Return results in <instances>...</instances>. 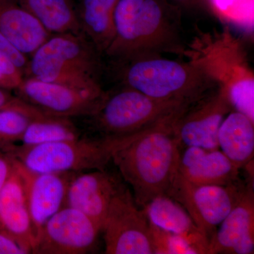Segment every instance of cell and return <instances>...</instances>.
Listing matches in <instances>:
<instances>
[{"label":"cell","mask_w":254,"mask_h":254,"mask_svg":"<svg viewBox=\"0 0 254 254\" xmlns=\"http://www.w3.org/2000/svg\"><path fill=\"white\" fill-rule=\"evenodd\" d=\"M113 21V39L105 53L113 60L185 49L180 10L168 0H118Z\"/></svg>","instance_id":"6da1fadb"},{"label":"cell","mask_w":254,"mask_h":254,"mask_svg":"<svg viewBox=\"0 0 254 254\" xmlns=\"http://www.w3.org/2000/svg\"><path fill=\"white\" fill-rule=\"evenodd\" d=\"M175 121L142 132L113 155L112 161L142 209L155 197L168 195L178 172L180 147L174 134Z\"/></svg>","instance_id":"7a4b0ae2"},{"label":"cell","mask_w":254,"mask_h":254,"mask_svg":"<svg viewBox=\"0 0 254 254\" xmlns=\"http://www.w3.org/2000/svg\"><path fill=\"white\" fill-rule=\"evenodd\" d=\"M227 93L234 110L254 120V76L247 54L229 30L199 32L182 54Z\"/></svg>","instance_id":"3957f363"},{"label":"cell","mask_w":254,"mask_h":254,"mask_svg":"<svg viewBox=\"0 0 254 254\" xmlns=\"http://www.w3.org/2000/svg\"><path fill=\"white\" fill-rule=\"evenodd\" d=\"M123 86L154 99L190 105L218 87L200 68L161 54L114 60Z\"/></svg>","instance_id":"277c9868"},{"label":"cell","mask_w":254,"mask_h":254,"mask_svg":"<svg viewBox=\"0 0 254 254\" xmlns=\"http://www.w3.org/2000/svg\"><path fill=\"white\" fill-rule=\"evenodd\" d=\"M143 131L120 137L88 138L81 136L76 139L33 146L18 144L7 153L34 173H81L105 170L119 149Z\"/></svg>","instance_id":"5b68a950"},{"label":"cell","mask_w":254,"mask_h":254,"mask_svg":"<svg viewBox=\"0 0 254 254\" xmlns=\"http://www.w3.org/2000/svg\"><path fill=\"white\" fill-rule=\"evenodd\" d=\"M100 55L83 35H51L30 56L25 75L70 86H97L101 69Z\"/></svg>","instance_id":"8992f818"},{"label":"cell","mask_w":254,"mask_h":254,"mask_svg":"<svg viewBox=\"0 0 254 254\" xmlns=\"http://www.w3.org/2000/svg\"><path fill=\"white\" fill-rule=\"evenodd\" d=\"M190 105L154 99L123 86L106 92L90 118L103 136H125L175 121Z\"/></svg>","instance_id":"52a82bcc"},{"label":"cell","mask_w":254,"mask_h":254,"mask_svg":"<svg viewBox=\"0 0 254 254\" xmlns=\"http://www.w3.org/2000/svg\"><path fill=\"white\" fill-rule=\"evenodd\" d=\"M247 186L240 180L227 185H193L177 172L168 195L185 208L210 242Z\"/></svg>","instance_id":"ba28073f"},{"label":"cell","mask_w":254,"mask_h":254,"mask_svg":"<svg viewBox=\"0 0 254 254\" xmlns=\"http://www.w3.org/2000/svg\"><path fill=\"white\" fill-rule=\"evenodd\" d=\"M101 231L105 254H153L149 220L123 185L112 200Z\"/></svg>","instance_id":"9c48e42d"},{"label":"cell","mask_w":254,"mask_h":254,"mask_svg":"<svg viewBox=\"0 0 254 254\" xmlns=\"http://www.w3.org/2000/svg\"><path fill=\"white\" fill-rule=\"evenodd\" d=\"M16 96L47 115L60 118L91 117L99 108L106 92L100 85L77 87L23 78L15 90Z\"/></svg>","instance_id":"30bf717a"},{"label":"cell","mask_w":254,"mask_h":254,"mask_svg":"<svg viewBox=\"0 0 254 254\" xmlns=\"http://www.w3.org/2000/svg\"><path fill=\"white\" fill-rule=\"evenodd\" d=\"M232 110L227 93L218 87L213 88L190 105L174 123V134L180 147L219 149V128Z\"/></svg>","instance_id":"8fae6325"},{"label":"cell","mask_w":254,"mask_h":254,"mask_svg":"<svg viewBox=\"0 0 254 254\" xmlns=\"http://www.w3.org/2000/svg\"><path fill=\"white\" fill-rule=\"evenodd\" d=\"M100 232L98 225L84 213L64 206L42 228L33 254H86L93 248Z\"/></svg>","instance_id":"7c38bea8"},{"label":"cell","mask_w":254,"mask_h":254,"mask_svg":"<svg viewBox=\"0 0 254 254\" xmlns=\"http://www.w3.org/2000/svg\"><path fill=\"white\" fill-rule=\"evenodd\" d=\"M14 160L22 180L36 244L45 224L65 206L68 185L78 173H34Z\"/></svg>","instance_id":"4fadbf2b"},{"label":"cell","mask_w":254,"mask_h":254,"mask_svg":"<svg viewBox=\"0 0 254 254\" xmlns=\"http://www.w3.org/2000/svg\"><path fill=\"white\" fill-rule=\"evenodd\" d=\"M121 184L105 170L76 173L66 193L65 206L76 209L102 230L113 197Z\"/></svg>","instance_id":"5bb4252c"},{"label":"cell","mask_w":254,"mask_h":254,"mask_svg":"<svg viewBox=\"0 0 254 254\" xmlns=\"http://www.w3.org/2000/svg\"><path fill=\"white\" fill-rule=\"evenodd\" d=\"M210 240L208 254H252L254 251V193L249 184Z\"/></svg>","instance_id":"9a60e30c"},{"label":"cell","mask_w":254,"mask_h":254,"mask_svg":"<svg viewBox=\"0 0 254 254\" xmlns=\"http://www.w3.org/2000/svg\"><path fill=\"white\" fill-rule=\"evenodd\" d=\"M240 170L219 149L189 146L180 153L179 173L193 185H230L238 181Z\"/></svg>","instance_id":"2e32d148"},{"label":"cell","mask_w":254,"mask_h":254,"mask_svg":"<svg viewBox=\"0 0 254 254\" xmlns=\"http://www.w3.org/2000/svg\"><path fill=\"white\" fill-rule=\"evenodd\" d=\"M150 223L185 239L197 254H208L209 241L188 212L167 195H158L143 208Z\"/></svg>","instance_id":"e0dca14e"},{"label":"cell","mask_w":254,"mask_h":254,"mask_svg":"<svg viewBox=\"0 0 254 254\" xmlns=\"http://www.w3.org/2000/svg\"><path fill=\"white\" fill-rule=\"evenodd\" d=\"M0 228L29 246L33 252L35 236L33 224L22 180L14 160L11 175L0 190Z\"/></svg>","instance_id":"ac0fdd59"},{"label":"cell","mask_w":254,"mask_h":254,"mask_svg":"<svg viewBox=\"0 0 254 254\" xmlns=\"http://www.w3.org/2000/svg\"><path fill=\"white\" fill-rule=\"evenodd\" d=\"M0 33L28 57L51 36L16 0H0Z\"/></svg>","instance_id":"d6986e66"},{"label":"cell","mask_w":254,"mask_h":254,"mask_svg":"<svg viewBox=\"0 0 254 254\" xmlns=\"http://www.w3.org/2000/svg\"><path fill=\"white\" fill-rule=\"evenodd\" d=\"M219 148L239 170L253 162L254 120L240 112H230L224 119L218 134Z\"/></svg>","instance_id":"ffe728a7"},{"label":"cell","mask_w":254,"mask_h":254,"mask_svg":"<svg viewBox=\"0 0 254 254\" xmlns=\"http://www.w3.org/2000/svg\"><path fill=\"white\" fill-rule=\"evenodd\" d=\"M117 1L81 0L77 14L82 33L100 54H105L113 39V15Z\"/></svg>","instance_id":"44dd1931"},{"label":"cell","mask_w":254,"mask_h":254,"mask_svg":"<svg viewBox=\"0 0 254 254\" xmlns=\"http://www.w3.org/2000/svg\"><path fill=\"white\" fill-rule=\"evenodd\" d=\"M50 35L81 34L72 0H16ZM84 36V35H83Z\"/></svg>","instance_id":"7402d4cb"},{"label":"cell","mask_w":254,"mask_h":254,"mask_svg":"<svg viewBox=\"0 0 254 254\" xmlns=\"http://www.w3.org/2000/svg\"><path fill=\"white\" fill-rule=\"evenodd\" d=\"M81 136V132L69 118L42 113L28 125L18 145L33 146L76 139Z\"/></svg>","instance_id":"603a6c76"},{"label":"cell","mask_w":254,"mask_h":254,"mask_svg":"<svg viewBox=\"0 0 254 254\" xmlns=\"http://www.w3.org/2000/svg\"><path fill=\"white\" fill-rule=\"evenodd\" d=\"M42 113L22 99L14 106L0 109V152L9 153L19 144L28 125Z\"/></svg>","instance_id":"cb8c5ba5"},{"label":"cell","mask_w":254,"mask_h":254,"mask_svg":"<svg viewBox=\"0 0 254 254\" xmlns=\"http://www.w3.org/2000/svg\"><path fill=\"white\" fill-rule=\"evenodd\" d=\"M150 237L155 254H197L185 239L150 222Z\"/></svg>","instance_id":"d4e9b609"},{"label":"cell","mask_w":254,"mask_h":254,"mask_svg":"<svg viewBox=\"0 0 254 254\" xmlns=\"http://www.w3.org/2000/svg\"><path fill=\"white\" fill-rule=\"evenodd\" d=\"M24 74L4 55L0 54V87L15 91L21 84Z\"/></svg>","instance_id":"484cf974"},{"label":"cell","mask_w":254,"mask_h":254,"mask_svg":"<svg viewBox=\"0 0 254 254\" xmlns=\"http://www.w3.org/2000/svg\"><path fill=\"white\" fill-rule=\"evenodd\" d=\"M33 254L29 246L11 233L0 228V254Z\"/></svg>","instance_id":"4316f807"},{"label":"cell","mask_w":254,"mask_h":254,"mask_svg":"<svg viewBox=\"0 0 254 254\" xmlns=\"http://www.w3.org/2000/svg\"><path fill=\"white\" fill-rule=\"evenodd\" d=\"M0 54L11 60L18 68L26 73L28 64V57L18 50L4 36L0 33Z\"/></svg>","instance_id":"83f0119b"},{"label":"cell","mask_w":254,"mask_h":254,"mask_svg":"<svg viewBox=\"0 0 254 254\" xmlns=\"http://www.w3.org/2000/svg\"><path fill=\"white\" fill-rule=\"evenodd\" d=\"M14 166V159L8 153L0 152V190L8 180Z\"/></svg>","instance_id":"f1b7e54d"},{"label":"cell","mask_w":254,"mask_h":254,"mask_svg":"<svg viewBox=\"0 0 254 254\" xmlns=\"http://www.w3.org/2000/svg\"><path fill=\"white\" fill-rule=\"evenodd\" d=\"M10 91H11L0 87V109L14 106L21 100V98L14 96Z\"/></svg>","instance_id":"f546056e"},{"label":"cell","mask_w":254,"mask_h":254,"mask_svg":"<svg viewBox=\"0 0 254 254\" xmlns=\"http://www.w3.org/2000/svg\"><path fill=\"white\" fill-rule=\"evenodd\" d=\"M170 2L173 3V4L178 6L179 4H193L195 1L198 0H168Z\"/></svg>","instance_id":"4dcf8cb0"}]
</instances>
